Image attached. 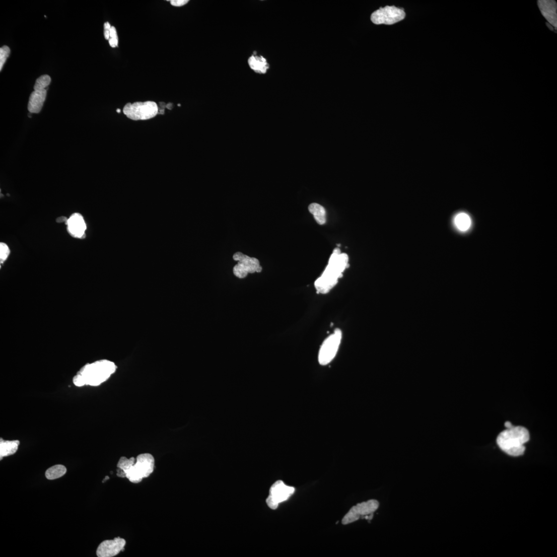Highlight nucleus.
<instances>
[{"instance_id":"1","label":"nucleus","mask_w":557,"mask_h":557,"mask_svg":"<svg viewBox=\"0 0 557 557\" xmlns=\"http://www.w3.org/2000/svg\"><path fill=\"white\" fill-rule=\"evenodd\" d=\"M117 370L116 364L108 360H101L86 364L74 377L76 386H99L108 380Z\"/></svg>"},{"instance_id":"2","label":"nucleus","mask_w":557,"mask_h":557,"mask_svg":"<svg viewBox=\"0 0 557 557\" xmlns=\"http://www.w3.org/2000/svg\"><path fill=\"white\" fill-rule=\"evenodd\" d=\"M349 256L346 253H333L323 274L315 282V287L318 293H328L342 276V272L349 266Z\"/></svg>"},{"instance_id":"3","label":"nucleus","mask_w":557,"mask_h":557,"mask_svg":"<svg viewBox=\"0 0 557 557\" xmlns=\"http://www.w3.org/2000/svg\"><path fill=\"white\" fill-rule=\"evenodd\" d=\"M530 439L528 431L522 426H513L502 432L497 438L500 448L508 455L518 457L525 451L524 444Z\"/></svg>"},{"instance_id":"4","label":"nucleus","mask_w":557,"mask_h":557,"mask_svg":"<svg viewBox=\"0 0 557 557\" xmlns=\"http://www.w3.org/2000/svg\"><path fill=\"white\" fill-rule=\"evenodd\" d=\"M155 466L154 456L151 454H142L136 457L135 463L123 473L130 482L138 483L153 473Z\"/></svg>"},{"instance_id":"5","label":"nucleus","mask_w":557,"mask_h":557,"mask_svg":"<svg viewBox=\"0 0 557 557\" xmlns=\"http://www.w3.org/2000/svg\"><path fill=\"white\" fill-rule=\"evenodd\" d=\"M157 104L154 101L128 103L123 108V112L128 118L133 120H146L156 117L159 113Z\"/></svg>"},{"instance_id":"6","label":"nucleus","mask_w":557,"mask_h":557,"mask_svg":"<svg viewBox=\"0 0 557 557\" xmlns=\"http://www.w3.org/2000/svg\"><path fill=\"white\" fill-rule=\"evenodd\" d=\"M379 506V502L375 500L358 504L350 509L342 519V524L345 525H349L360 519L371 520L373 517L374 513L378 509Z\"/></svg>"},{"instance_id":"7","label":"nucleus","mask_w":557,"mask_h":557,"mask_svg":"<svg viewBox=\"0 0 557 557\" xmlns=\"http://www.w3.org/2000/svg\"><path fill=\"white\" fill-rule=\"evenodd\" d=\"M405 13L403 9L395 6L380 8L371 15V19L375 25H392L404 19Z\"/></svg>"},{"instance_id":"8","label":"nucleus","mask_w":557,"mask_h":557,"mask_svg":"<svg viewBox=\"0 0 557 557\" xmlns=\"http://www.w3.org/2000/svg\"><path fill=\"white\" fill-rule=\"evenodd\" d=\"M233 259L239 261L233 268V273L235 276L240 278H245L249 273L260 272L262 270L258 259L250 258L242 252L235 253L233 255Z\"/></svg>"},{"instance_id":"9","label":"nucleus","mask_w":557,"mask_h":557,"mask_svg":"<svg viewBox=\"0 0 557 557\" xmlns=\"http://www.w3.org/2000/svg\"><path fill=\"white\" fill-rule=\"evenodd\" d=\"M341 337V331L337 329L324 341L318 355V361L321 365H327L335 357L340 344Z\"/></svg>"},{"instance_id":"10","label":"nucleus","mask_w":557,"mask_h":557,"mask_svg":"<svg viewBox=\"0 0 557 557\" xmlns=\"http://www.w3.org/2000/svg\"><path fill=\"white\" fill-rule=\"evenodd\" d=\"M294 492V487L288 486L283 481L278 480L271 486L266 503L270 509L275 510L278 504L287 501Z\"/></svg>"},{"instance_id":"11","label":"nucleus","mask_w":557,"mask_h":557,"mask_svg":"<svg viewBox=\"0 0 557 557\" xmlns=\"http://www.w3.org/2000/svg\"><path fill=\"white\" fill-rule=\"evenodd\" d=\"M126 541L120 537L101 542L97 549L98 557H113L124 550Z\"/></svg>"},{"instance_id":"12","label":"nucleus","mask_w":557,"mask_h":557,"mask_svg":"<svg viewBox=\"0 0 557 557\" xmlns=\"http://www.w3.org/2000/svg\"><path fill=\"white\" fill-rule=\"evenodd\" d=\"M67 230L74 238L81 239L84 237L87 230V225L81 214L74 213L68 219L66 223Z\"/></svg>"},{"instance_id":"13","label":"nucleus","mask_w":557,"mask_h":557,"mask_svg":"<svg viewBox=\"0 0 557 557\" xmlns=\"http://www.w3.org/2000/svg\"><path fill=\"white\" fill-rule=\"evenodd\" d=\"M540 10L553 27L556 29V3L554 1H539L538 2Z\"/></svg>"},{"instance_id":"14","label":"nucleus","mask_w":557,"mask_h":557,"mask_svg":"<svg viewBox=\"0 0 557 557\" xmlns=\"http://www.w3.org/2000/svg\"><path fill=\"white\" fill-rule=\"evenodd\" d=\"M47 96V90L34 91L31 94L28 106L31 113H39L42 108Z\"/></svg>"},{"instance_id":"15","label":"nucleus","mask_w":557,"mask_h":557,"mask_svg":"<svg viewBox=\"0 0 557 557\" xmlns=\"http://www.w3.org/2000/svg\"><path fill=\"white\" fill-rule=\"evenodd\" d=\"M248 62L250 68L256 73L265 74L269 68L267 60L262 56L253 55L249 58Z\"/></svg>"},{"instance_id":"16","label":"nucleus","mask_w":557,"mask_h":557,"mask_svg":"<svg viewBox=\"0 0 557 557\" xmlns=\"http://www.w3.org/2000/svg\"><path fill=\"white\" fill-rule=\"evenodd\" d=\"M20 444L18 440L5 441L2 438L0 440V459L10 456L15 454Z\"/></svg>"},{"instance_id":"17","label":"nucleus","mask_w":557,"mask_h":557,"mask_svg":"<svg viewBox=\"0 0 557 557\" xmlns=\"http://www.w3.org/2000/svg\"><path fill=\"white\" fill-rule=\"evenodd\" d=\"M309 212L313 214L316 222L323 225L326 222V212L325 208L321 205L313 203L309 206Z\"/></svg>"},{"instance_id":"18","label":"nucleus","mask_w":557,"mask_h":557,"mask_svg":"<svg viewBox=\"0 0 557 557\" xmlns=\"http://www.w3.org/2000/svg\"><path fill=\"white\" fill-rule=\"evenodd\" d=\"M67 469L65 466L58 464L48 468L46 472V477L49 480H54L61 477L66 473Z\"/></svg>"},{"instance_id":"19","label":"nucleus","mask_w":557,"mask_h":557,"mask_svg":"<svg viewBox=\"0 0 557 557\" xmlns=\"http://www.w3.org/2000/svg\"><path fill=\"white\" fill-rule=\"evenodd\" d=\"M455 223L457 228L461 231H466L471 225V220L467 214L461 213L456 217Z\"/></svg>"},{"instance_id":"20","label":"nucleus","mask_w":557,"mask_h":557,"mask_svg":"<svg viewBox=\"0 0 557 557\" xmlns=\"http://www.w3.org/2000/svg\"><path fill=\"white\" fill-rule=\"evenodd\" d=\"M51 82V79L48 75H45L38 78L35 84L34 91H42L46 90Z\"/></svg>"},{"instance_id":"21","label":"nucleus","mask_w":557,"mask_h":557,"mask_svg":"<svg viewBox=\"0 0 557 557\" xmlns=\"http://www.w3.org/2000/svg\"><path fill=\"white\" fill-rule=\"evenodd\" d=\"M10 53L11 50L7 46H4L0 48V71H2Z\"/></svg>"},{"instance_id":"22","label":"nucleus","mask_w":557,"mask_h":557,"mask_svg":"<svg viewBox=\"0 0 557 557\" xmlns=\"http://www.w3.org/2000/svg\"><path fill=\"white\" fill-rule=\"evenodd\" d=\"M10 252V249L7 244L5 243H0V262H1L2 264L7 260Z\"/></svg>"},{"instance_id":"23","label":"nucleus","mask_w":557,"mask_h":557,"mask_svg":"<svg viewBox=\"0 0 557 557\" xmlns=\"http://www.w3.org/2000/svg\"><path fill=\"white\" fill-rule=\"evenodd\" d=\"M109 44L111 47L112 48H115L118 47V37L117 33V31L114 27H112L110 31V38L109 39Z\"/></svg>"},{"instance_id":"24","label":"nucleus","mask_w":557,"mask_h":557,"mask_svg":"<svg viewBox=\"0 0 557 557\" xmlns=\"http://www.w3.org/2000/svg\"><path fill=\"white\" fill-rule=\"evenodd\" d=\"M112 26L108 22H106L104 25V35L105 39L109 40L110 38V31Z\"/></svg>"},{"instance_id":"25","label":"nucleus","mask_w":557,"mask_h":557,"mask_svg":"<svg viewBox=\"0 0 557 557\" xmlns=\"http://www.w3.org/2000/svg\"><path fill=\"white\" fill-rule=\"evenodd\" d=\"M170 4L174 7H180L188 4V0H172L170 1Z\"/></svg>"},{"instance_id":"26","label":"nucleus","mask_w":557,"mask_h":557,"mask_svg":"<svg viewBox=\"0 0 557 557\" xmlns=\"http://www.w3.org/2000/svg\"><path fill=\"white\" fill-rule=\"evenodd\" d=\"M505 426L507 428V429H510V428H512L513 426L509 422H506L505 424Z\"/></svg>"},{"instance_id":"27","label":"nucleus","mask_w":557,"mask_h":557,"mask_svg":"<svg viewBox=\"0 0 557 557\" xmlns=\"http://www.w3.org/2000/svg\"><path fill=\"white\" fill-rule=\"evenodd\" d=\"M333 253L337 254H339L341 253L340 250L339 249V248L338 247L335 248L334 249Z\"/></svg>"},{"instance_id":"28","label":"nucleus","mask_w":557,"mask_h":557,"mask_svg":"<svg viewBox=\"0 0 557 557\" xmlns=\"http://www.w3.org/2000/svg\"><path fill=\"white\" fill-rule=\"evenodd\" d=\"M117 112H118V113H120V109H118V110H117Z\"/></svg>"}]
</instances>
